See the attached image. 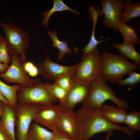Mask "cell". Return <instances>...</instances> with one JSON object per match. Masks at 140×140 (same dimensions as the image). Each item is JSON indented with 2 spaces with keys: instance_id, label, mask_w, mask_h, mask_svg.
<instances>
[{
  "instance_id": "8fae6325",
  "label": "cell",
  "mask_w": 140,
  "mask_h": 140,
  "mask_svg": "<svg viewBox=\"0 0 140 140\" xmlns=\"http://www.w3.org/2000/svg\"><path fill=\"white\" fill-rule=\"evenodd\" d=\"M45 49L46 55L45 60L37 64L39 67V73L44 78L50 81H55L65 75H74L79 63L75 65L69 66L59 64L48 58L46 47Z\"/></svg>"
},
{
  "instance_id": "d6a6232c",
  "label": "cell",
  "mask_w": 140,
  "mask_h": 140,
  "mask_svg": "<svg viewBox=\"0 0 140 140\" xmlns=\"http://www.w3.org/2000/svg\"><path fill=\"white\" fill-rule=\"evenodd\" d=\"M9 65H5L0 61V73L5 72L9 67Z\"/></svg>"
},
{
  "instance_id": "277c9868",
  "label": "cell",
  "mask_w": 140,
  "mask_h": 140,
  "mask_svg": "<svg viewBox=\"0 0 140 140\" xmlns=\"http://www.w3.org/2000/svg\"><path fill=\"white\" fill-rule=\"evenodd\" d=\"M52 83H43L36 78L32 86H21L17 94L18 104L38 103L47 106L53 104L58 100L51 94L50 89Z\"/></svg>"
},
{
  "instance_id": "7402d4cb",
  "label": "cell",
  "mask_w": 140,
  "mask_h": 140,
  "mask_svg": "<svg viewBox=\"0 0 140 140\" xmlns=\"http://www.w3.org/2000/svg\"><path fill=\"white\" fill-rule=\"evenodd\" d=\"M46 33L53 41V47L57 48L59 51L60 53L57 57L58 60L61 61L65 54L72 52L71 49L68 46V42L61 41L59 40L56 30H54L53 32L47 31Z\"/></svg>"
},
{
  "instance_id": "5bb4252c",
  "label": "cell",
  "mask_w": 140,
  "mask_h": 140,
  "mask_svg": "<svg viewBox=\"0 0 140 140\" xmlns=\"http://www.w3.org/2000/svg\"><path fill=\"white\" fill-rule=\"evenodd\" d=\"M16 121L14 109L5 104L4 112L0 120V126L8 134L11 140H17L15 132Z\"/></svg>"
},
{
  "instance_id": "f1b7e54d",
  "label": "cell",
  "mask_w": 140,
  "mask_h": 140,
  "mask_svg": "<svg viewBox=\"0 0 140 140\" xmlns=\"http://www.w3.org/2000/svg\"><path fill=\"white\" fill-rule=\"evenodd\" d=\"M52 131V136L51 140H73L67 134L57 128Z\"/></svg>"
},
{
  "instance_id": "d590c367",
  "label": "cell",
  "mask_w": 140,
  "mask_h": 140,
  "mask_svg": "<svg viewBox=\"0 0 140 140\" xmlns=\"http://www.w3.org/2000/svg\"><path fill=\"white\" fill-rule=\"evenodd\" d=\"M113 131H111L107 133L105 140H109Z\"/></svg>"
},
{
  "instance_id": "484cf974",
  "label": "cell",
  "mask_w": 140,
  "mask_h": 140,
  "mask_svg": "<svg viewBox=\"0 0 140 140\" xmlns=\"http://www.w3.org/2000/svg\"><path fill=\"white\" fill-rule=\"evenodd\" d=\"M50 91L52 95L57 100L59 104L64 101L67 94V92L57 84L53 83L51 86Z\"/></svg>"
},
{
  "instance_id": "ba28073f",
  "label": "cell",
  "mask_w": 140,
  "mask_h": 140,
  "mask_svg": "<svg viewBox=\"0 0 140 140\" xmlns=\"http://www.w3.org/2000/svg\"><path fill=\"white\" fill-rule=\"evenodd\" d=\"M11 57V63L4 73L0 74V77L10 83H17L23 87L32 86L36 79L30 78L24 67L26 60L18 55Z\"/></svg>"
},
{
  "instance_id": "836d02e7",
  "label": "cell",
  "mask_w": 140,
  "mask_h": 140,
  "mask_svg": "<svg viewBox=\"0 0 140 140\" xmlns=\"http://www.w3.org/2000/svg\"><path fill=\"white\" fill-rule=\"evenodd\" d=\"M5 103L0 100V118L2 117L4 112Z\"/></svg>"
},
{
  "instance_id": "ffe728a7",
  "label": "cell",
  "mask_w": 140,
  "mask_h": 140,
  "mask_svg": "<svg viewBox=\"0 0 140 140\" xmlns=\"http://www.w3.org/2000/svg\"><path fill=\"white\" fill-rule=\"evenodd\" d=\"M21 86L17 84L10 86L0 80V92L8 101L10 106L14 109L18 104L17 94Z\"/></svg>"
},
{
  "instance_id": "83f0119b",
  "label": "cell",
  "mask_w": 140,
  "mask_h": 140,
  "mask_svg": "<svg viewBox=\"0 0 140 140\" xmlns=\"http://www.w3.org/2000/svg\"><path fill=\"white\" fill-rule=\"evenodd\" d=\"M129 76L125 79L122 80L118 83L121 85H129L134 86L140 82V74L135 71L131 73Z\"/></svg>"
},
{
  "instance_id": "5b68a950",
  "label": "cell",
  "mask_w": 140,
  "mask_h": 140,
  "mask_svg": "<svg viewBox=\"0 0 140 140\" xmlns=\"http://www.w3.org/2000/svg\"><path fill=\"white\" fill-rule=\"evenodd\" d=\"M0 26L4 32L10 55L19 54L21 57L26 60L25 53L29 39L28 32L10 22L5 24L0 21Z\"/></svg>"
},
{
  "instance_id": "4fadbf2b",
  "label": "cell",
  "mask_w": 140,
  "mask_h": 140,
  "mask_svg": "<svg viewBox=\"0 0 140 140\" xmlns=\"http://www.w3.org/2000/svg\"><path fill=\"white\" fill-rule=\"evenodd\" d=\"M57 128L67 134L73 140H79L80 127L78 113L73 111H63L58 119Z\"/></svg>"
},
{
  "instance_id": "4dcf8cb0",
  "label": "cell",
  "mask_w": 140,
  "mask_h": 140,
  "mask_svg": "<svg viewBox=\"0 0 140 140\" xmlns=\"http://www.w3.org/2000/svg\"><path fill=\"white\" fill-rule=\"evenodd\" d=\"M99 7L97 10L94 7L88 6V10L90 15V17L93 20V25H96L98 22V19L99 15L100 9Z\"/></svg>"
},
{
  "instance_id": "2e32d148",
  "label": "cell",
  "mask_w": 140,
  "mask_h": 140,
  "mask_svg": "<svg viewBox=\"0 0 140 140\" xmlns=\"http://www.w3.org/2000/svg\"><path fill=\"white\" fill-rule=\"evenodd\" d=\"M117 29L122 35L124 42L134 45L140 44V40L137 31L133 26L128 25L125 23L118 21L117 24Z\"/></svg>"
},
{
  "instance_id": "30bf717a",
  "label": "cell",
  "mask_w": 140,
  "mask_h": 140,
  "mask_svg": "<svg viewBox=\"0 0 140 140\" xmlns=\"http://www.w3.org/2000/svg\"><path fill=\"white\" fill-rule=\"evenodd\" d=\"M73 77V86L67 92L64 101L59 104L63 111H73L76 105L85 101L90 92L91 84L77 81Z\"/></svg>"
},
{
  "instance_id": "6da1fadb",
  "label": "cell",
  "mask_w": 140,
  "mask_h": 140,
  "mask_svg": "<svg viewBox=\"0 0 140 140\" xmlns=\"http://www.w3.org/2000/svg\"><path fill=\"white\" fill-rule=\"evenodd\" d=\"M79 122V140H89L97 134L108 132L114 130L121 131L130 137L132 131L127 127L113 124L107 121L102 114L101 109L81 108L77 113Z\"/></svg>"
},
{
  "instance_id": "d6986e66",
  "label": "cell",
  "mask_w": 140,
  "mask_h": 140,
  "mask_svg": "<svg viewBox=\"0 0 140 140\" xmlns=\"http://www.w3.org/2000/svg\"><path fill=\"white\" fill-rule=\"evenodd\" d=\"M52 132L36 122L33 123L25 140H51Z\"/></svg>"
},
{
  "instance_id": "d4e9b609",
  "label": "cell",
  "mask_w": 140,
  "mask_h": 140,
  "mask_svg": "<svg viewBox=\"0 0 140 140\" xmlns=\"http://www.w3.org/2000/svg\"><path fill=\"white\" fill-rule=\"evenodd\" d=\"M9 52L5 38L2 34L0 35V61L9 65L11 61V58Z\"/></svg>"
},
{
  "instance_id": "e575fe53",
  "label": "cell",
  "mask_w": 140,
  "mask_h": 140,
  "mask_svg": "<svg viewBox=\"0 0 140 140\" xmlns=\"http://www.w3.org/2000/svg\"><path fill=\"white\" fill-rule=\"evenodd\" d=\"M0 100L3 102L5 104L10 106V104L8 101L4 97L0 92Z\"/></svg>"
},
{
  "instance_id": "9c48e42d",
  "label": "cell",
  "mask_w": 140,
  "mask_h": 140,
  "mask_svg": "<svg viewBox=\"0 0 140 140\" xmlns=\"http://www.w3.org/2000/svg\"><path fill=\"white\" fill-rule=\"evenodd\" d=\"M101 7L99 16L104 15L102 23L105 26L117 31V24L122 18L123 0H100Z\"/></svg>"
},
{
  "instance_id": "1f68e13d",
  "label": "cell",
  "mask_w": 140,
  "mask_h": 140,
  "mask_svg": "<svg viewBox=\"0 0 140 140\" xmlns=\"http://www.w3.org/2000/svg\"><path fill=\"white\" fill-rule=\"evenodd\" d=\"M0 140H11L9 135L0 126Z\"/></svg>"
},
{
  "instance_id": "4316f807",
  "label": "cell",
  "mask_w": 140,
  "mask_h": 140,
  "mask_svg": "<svg viewBox=\"0 0 140 140\" xmlns=\"http://www.w3.org/2000/svg\"><path fill=\"white\" fill-rule=\"evenodd\" d=\"M73 83V76L67 75L59 77L54 83L58 84L67 92L72 87Z\"/></svg>"
},
{
  "instance_id": "52a82bcc",
  "label": "cell",
  "mask_w": 140,
  "mask_h": 140,
  "mask_svg": "<svg viewBox=\"0 0 140 140\" xmlns=\"http://www.w3.org/2000/svg\"><path fill=\"white\" fill-rule=\"evenodd\" d=\"M44 106L35 103L17 104L14 109L16 118L17 140H25L32 121Z\"/></svg>"
},
{
  "instance_id": "ac0fdd59",
  "label": "cell",
  "mask_w": 140,
  "mask_h": 140,
  "mask_svg": "<svg viewBox=\"0 0 140 140\" xmlns=\"http://www.w3.org/2000/svg\"><path fill=\"white\" fill-rule=\"evenodd\" d=\"M112 46L118 49L121 54L132 61L134 63L140 66V54L136 50L134 45L123 42L121 44L114 43Z\"/></svg>"
},
{
  "instance_id": "603a6c76",
  "label": "cell",
  "mask_w": 140,
  "mask_h": 140,
  "mask_svg": "<svg viewBox=\"0 0 140 140\" xmlns=\"http://www.w3.org/2000/svg\"><path fill=\"white\" fill-rule=\"evenodd\" d=\"M96 25H93V30L89 41L88 43L84 47L81 49H79L76 47H74V53L76 54L80 51H82L83 55L87 54L90 52L97 49V45L100 43L105 42L110 40L111 38H109L104 40H97L95 36V28Z\"/></svg>"
},
{
  "instance_id": "e0dca14e",
  "label": "cell",
  "mask_w": 140,
  "mask_h": 140,
  "mask_svg": "<svg viewBox=\"0 0 140 140\" xmlns=\"http://www.w3.org/2000/svg\"><path fill=\"white\" fill-rule=\"evenodd\" d=\"M122 16L121 21L127 23L140 16V2H132L131 0L124 2L122 8Z\"/></svg>"
},
{
  "instance_id": "44dd1931",
  "label": "cell",
  "mask_w": 140,
  "mask_h": 140,
  "mask_svg": "<svg viewBox=\"0 0 140 140\" xmlns=\"http://www.w3.org/2000/svg\"><path fill=\"white\" fill-rule=\"evenodd\" d=\"M65 10H68L74 13L76 15H79L80 13L76 10H73L66 5L62 0H53V5L50 10L43 12L42 15L43 18L42 20V25L46 28L48 27V22L51 15L57 12H61Z\"/></svg>"
},
{
  "instance_id": "9a60e30c",
  "label": "cell",
  "mask_w": 140,
  "mask_h": 140,
  "mask_svg": "<svg viewBox=\"0 0 140 140\" xmlns=\"http://www.w3.org/2000/svg\"><path fill=\"white\" fill-rule=\"evenodd\" d=\"M101 110L103 116L110 122L116 124L124 123L127 113L126 110L113 105L105 104L103 105Z\"/></svg>"
},
{
  "instance_id": "8992f818",
  "label": "cell",
  "mask_w": 140,
  "mask_h": 140,
  "mask_svg": "<svg viewBox=\"0 0 140 140\" xmlns=\"http://www.w3.org/2000/svg\"><path fill=\"white\" fill-rule=\"evenodd\" d=\"M102 67L101 55L97 48L83 55L73 76L77 81L91 84L100 75Z\"/></svg>"
},
{
  "instance_id": "7a4b0ae2",
  "label": "cell",
  "mask_w": 140,
  "mask_h": 140,
  "mask_svg": "<svg viewBox=\"0 0 140 140\" xmlns=\"http://www.w3.org/2000/svg\"><path fill=\"white\" fill-rule=\"evenodd\" d=\"M102 67L100 76L106 80L117 83L125 75H129L140 67L129 61L121 54H115L107 51L101 55Z\"/></svg>"
},
{
  "instance_id": "7c38bea8",
  "label": "cell",
  "mask_w": 140,
  "mask_h": 140,
  "mask_svg": "<svg viewBox=\"0 0 140 140\" xmlns=\"http://www.w3.org/2000/svg\"><path fill=\"white\" fill-rule=\"evenodd\" d=\"M63 111L59 105L45 106L37 113L33 120L52 131L57 128L58 119Z\"/></svg>"
},
{
  "instance_id": "3957f363",
  "label": "cell",
  "mask_w": 140,
  "mask_h": 140,
  "mask_svg": "<svg viewBox=\"0 0 140 140\" xmlns=\"http://www.w3.org/2000/svg\"><path fill=\"white\" fill-rule=\"evenodd\" d=\"M106 81L100 75L91 83L89 94L82 103V108L101 109L104 102L109 100L117 107L126 110L128 108V103L116 95Z\"/></svg>"
},
{
  "instance_id": "f546056e",
  "label": "cell",
  "mask_w": 140,
  "mask_h": 140,
  "mask_svg": "<svg viewBox=\"0 0 140 140\" xmlns=\"http://www.w3.org/2000/svg\"><path fill=\"white\" fill-rule=\"evenodd\" d=\"M24 67L28 75L32 77H36L39 74L38 69L31 61H25L24 64Z\"/></svg>"
},
{
  "instance_id": "cb8c5ba5",
  "label": "cell",
  "mask_w": 140,
  "mask_h": 140,
  "mask_svg": "<svg viewBox=\"0 0 140 140\" xmlns=\"http://www.w3.org/2000/svg\"><path fill=\"white\" fill-rule=\"evenodd\" d=\"M124 123L131 131L140 130V112L134 111L127 113Z\"/></svg>"
}]
</instances>
